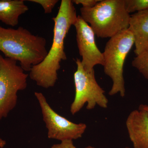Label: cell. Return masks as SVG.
<instances>
[{
	"mask_svg": "<svg viewBox=\"0 0 148 148\" xmlns=\"http://www.w3.org/2000/svg\"><path fill=\"white\" fill-rule=\"evenodd\" d=\"M124 5L129 14L148 10V0H124Z\"/></svg>",
	"mask_w": 148,
	"mask_h": 148,
	"instance_id": "4fadbf2b",
	"label": "cell"
},
{
	"mask_svg": "<svg viewBox=\"0 0 148 148\" xmlns=\"http://www.w3.org/2000/svg\"><path fill=\"white\" fill-rule=\"evenodd\" d=\"M74 26L76 31V40L80 55L82 57V64L87 72L94 70L97 65L103 66L104 57L96 45L95 34L92 28L80 15L77 17Z\"/></svg>",
	"mask_w": 148,
	"mask_h": 148,
	"instance_id": "ba28073f",
	"label": "cell"
},
{
	"mask_svg": "<svg viewBox=\"0 0 148 148\" xmlns=\"http://www.w3.org/2000/svg\"><path fill=\"white\" fill-rule=\"evenodd\" d=\"M28 76L17 61L0 54V121L16 107L17 92L27 88Z\"/></svg>",
	"mask_w": 148,
	"mask_h": 148,
	"instance_id": "5b68a950",
	"label": "cell"
},
{
	"mask_svg": "<svg viewBox=\"0 0 148 148\" xmlns=\"http://www.w3.org/2000/svg\"><path fill=\"white\" fill-rule=\"evenodd\" d=\"M134 44V39L128 29L123 30L110 38L106 43L104 52V72L112 81L110 95L119 93L122 97L125 95L123 66L125 58Z\"/></svg>",
	"mask_w": 148,
	"mask_h": 148,
	"instance_id": "277c9868",
	"label": "cell"
},
{
	"mask_svg": "<svg viewBox=\"0 0 148 148\" xmlns=\"http://www.w3.org/2000/svg\"><path fill=\"white\" fill-rule=\"evenodd\" d=\"M51 148H77L74 146L73 140H66L61 141L60 144H55ZM84 148H95L91 146H88Z\"/></svg>",
	"mask_w": 148,
	"mask_h": 148,
	"instance_id": "9a60e30c",
	"label": "cell"
},
{
	"mask_svg": "<svg viewBox=\"0 0 148 148\" xmlns=\"http://www.w3.org/2000/svg\"><path fill=\"white\" fill-rule=\"evenodd\" d=\"M29 9L24 0H0V21L15 27L18 24L19 16Z\"/></svg>",
	"mask_w": 148,
	"mask_h": 148,
	"instance_id": "8fae6325",
	"label": "cell"
},
{
	"mask_svg": "<svg viewBox=\"0 0 148 148\" xmlns=\"http://www.w3.org/2000/svg\"><path fill=\"white\" fill-rule=\"evenodd\" d=\"M47 41L24 27L5 28L0 26V51L5 57L19 62L25 72L40 63L47 55Z\"/></svg>",
	"mask_w": 148,
	"mask_h": 148,
	"instance_id": "7a4b0ae2",
	"label": "cell"
},
{
	"mask_svg": "<svg viewBox=\"0 0 148 148\" xmlns=\"http://www.w3.org/2000/svg\"><path fill=\"white\" fill-rule=\"evenodd\" d=\"M6 142L0 138V148H3L6 145Z\"/></svg>",
	"mask_w": 148,
	"mask_h": 148,
	"instance_id": "ac0fdd59",
	"label": "cell"
},
{
	"mask_svg": "<svg viewBox=\"0 0 148 148\" xmlns=\"http://www.w3.org/2000/svg\"><path fill=\"white\" fill-rule=\"evenodd\" d=\"M128 30L134 39L136 56L148 49V10L130 15Z\"/></svg>",
	"mask_w": 148,
	"mask_h": 148,
	"instance_id": "30bf717a",
	"label": "cell"
},
{
	"mask_svg": "<svg viewBox=\"0 0 148 148\" xmlns=\"http://www.w3.org/2000/svg\"><path fill=\"white\" fill-rule=\"evenodd\" d=\"M80 10V16L99 38H112L129 27L130 15L124 0H102L93 7Z\"/></svg>",
	"mask_w": 148,
	"mask_h": 148,
	"instance_id": "3957f363",
	"label": "cell"
},
{
	"mask_svg": "<svg viewBox=\"0 0 148 148\" xmlns=\"http://www.w3.org/2000/svg\"><path fill=\"white\" fill-rule=\"evenodd\" d=\"M76 63L77 69L74 74L75 93L70 108L72 114L79 112L86 103L88 110L94 109L96 106L107 108L108 100L104 94L105 90L96 81L94 70L91 72L86 71L78 58Z\"/></svg>",
	"mask_w": 148,
	"mask_h": 148,
	"instance_id": "8992f818",
	"label": "cell"
},
{
	"mask_svg": "<svg viewBox=\"0 0 148 148\" xmlns=\"http://www.w3.org/2000/svg\"><path fill=\"white\" fill-rule=\"evenodd\" d=\"M139 110L145 111L148 115V106L147 105H140L139 107Z\"/></svg>",
	"mask_w": 148,
	"mask_h": 148,
	"instance_id": "e0dca14e",
	"label": "cell"
},
{
	"mask_svg": "<svg viewBox=\"0 0 148 148\" xmlns=\"http://www.w3.org/2000/svg\"><path fill=\"white\" fill-rule=\"evenodd\" d=\"M34 95L39 104L43 120L48 130V138L61 142L82 137L87 127L86 124L74 123L58 114L50 107L42 92H35Z\"/></svg>",
	"mask_w": 148,
	"mask_h": 148,
	"instance_id": "52a82bcc",
	"label": "cell"
},
{
	"mask_svg": "<svg viewBox=\"0 0 148 148\" xmlns=\"http://www.w3.org/2000/svg\"><path fill=\"white\" fill-rule=\"evenodd\" d=\"M28 1L41 5L46 14L51 13L56 5L58 2V0H29Z\"/></svg>",
	"mask_w": 148,
	"mask_h": 148,
	"instance_id": "5bb4252c",
	"label": "cell"
},
{
	"mask_svg": "<svg viewBox=\"0 0 148 148\" xmlns=\"http://www.w3.org/2000/svg\"><path fill=\"white\" fill-rule=\"evenodd\" d=\"M132 66L136 68L146 79L148 80V49L133 59Z\"/></svg>",
	"mask_w": 148,
	"mask_h": 148,
	"instance_id": "7c38bea8",
	"label": "cell"
},
{
	"mask_svg": "<svg viewBox=\"0 0 148 148\" xmlns=\"http://www.w3.org/2000/svg\"><path fill=\"white\" fill-rule=\"evenodd\" d=\"M126 126L134 148H148V115L142 110H134L127 117Z\"/></svg>",
	"mask_w": 148,
	"mask_h": 148,
	"instance_id": "9c48e42d",
	"label": "cell"
},
{
	"mask_svg": "<svg viewBox=\"0 0 148 148\" xmlns=\"http://www.w3.org/2000/svg\"><path fill=\"white\" fill-rule=\"evenodd\" d=\"M76 11L71 0H62L54 21L53 42L47 55L40 63L33 66L29 77L37 85L45 88L53 87L58 79L61 62L67 59L64 40L77 21Z\"/></svg>",
	"mask_w": 148,
	"mask_h": 148,
	"instance_id": "6da1fadb",
	"label": "cell"
},
{
	"mask_svg": "<svg viewBox=\"0 0 148 148\" xmlns=\"http://www.w3.org/2000/svg\"><path fill=\"white\" fill-rule=\"evenodd\" d=\"M100 1V0H73L72 1L76 4L82 5L83 8H90L94 6Z\"/></svg>",
	"mask_w": 148,
	"mask_h": 148,
	"instance_id": "2e32d148",
	"label": "cell"
},
{
	"mask_svg": "<svg viewBox=\"0 0 148 148\" xmlns=\"http://www.w3.org/2000/svg\"><path fill=\"white\" fill-rule=\"evenodd\" d=\"M125 148H129L128 147H125Z\"/></svg>",
	"mask_w": 148,
	"mask_h": 148,
	"instance_id": "d6986e66",
	"label": "cell"
}]
</instances>
